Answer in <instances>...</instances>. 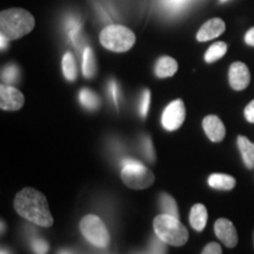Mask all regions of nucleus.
<instances>
[{
	"mask_svg": "<svg viewBox=\"0 0 254 254\" xmlns=\"http://www.w3.org/2000/svg\"><path fill=\"white\" fill-rule=\"evenodd\" d=\"M178 71V63L176 59L171 58V57H161L158 59L155 64L154 73L158 78H170L174 75Z\"/></svg>",
	"mask_w": 254,
	"mask_h": 254,
	"instance_id": "obj_13",
	"label": "nucleus"
},
{
	"mask_svg": "<svg viewBox=\"0 0 254 254\" xmlns=\"http://www.w3.org/2000/svg\"><path fill=\"white\" fill-rule=\"evenodd\" d=\"M202 128L212 142H220L224 140L225 135H226V128H225L224 123L219 117L213 116V114L205 117L202 120Z\"/></svg>",
	"mask_w": 254,
	"mask_h": 254,
	"instance_id": "obj_11",
	"label": "nucleus"
},
{
	"mask_svg": "<svg viewBox=\"0 0 254 254\" xmlns=\"http://www.w3.org/2000/svg\"><path fill=\"white\" fill-rule=\"evenodd\" d=\"M109 93L111 95V98H112L114 105L118 107L120 103V91H119L118 84H117L114 80H111L109 82Z\"/></svg>",
	"mask_w": 254,
	"mask_h": 254,
	"instance_id": "obj_28",
	"label": "nucleus"
},
{
	"mask_svg": "<svg viewBox=\"0 0 254 254\" xmlns=\"http://www.w3.org/2000/svg\"><path fill=\"white\" fill-rule=\"evenodd\" d=\"M159 205H160L161 211L164 214L172 215L179 219V212H178V206L176 200L167 193H161L159 196Z\"/></svg>",
	"mask_w": 254,
	"mask_h": 254,
	"instance_id": "obj_21",
	"label": "nucleus"
},
{
	"mask_svg": "<svg viewBox=\"0 0 254 254\" xmlns=\"http://www.w3.org/2000/svg\"><path fill=\"white\" fill-rule=\"evenodd\" d=\"M253 244H254V232H253Z\"/></svg>",
	"mask_w": 254,
	"mask_h": 254,
	"instance_id": "obj_37",
	"label": "nucleus"
},
{
	"mask_svg": "<svg viewBox=\"0 0 254 254\" xmlns=\"http://www.w3.org/2000/svg\"><path fill=\"white\" fill-rule=\"evenodd\" d=\"M186 109L185 104L182 99H177L171 103L166 109L164 110L161 123L165 129L172 132L179 128L185 122Z\"/></svg>",
	"mask_w": 254,
	"mask_h": 254,
	"instance_id": "obj_7",
	"label": "nucleus"
},
{
	"mask_svg": "<svg viewBox=\"0 0 254 254\" xmlns=\"http://www.w3.org/2000/svg\"><path fill=\"white\" fill-rule=\"evenodd\" d=\"M63 73L64 77L67 79L68 81H74L77 78L78 69H77V63H75L74 56L71 52L65 53L63 57Z\"/></svg>",
	"mask_w": 254,
	"mask_h": 254,
	"instance_id": "obj_18",
	"label": "nucleus"
},
{
	"mask_svg": "<svg viewBox=\"0 0 254 254\" xmlns=\"http://www.w3.org/2000/svg\"><path fill=\"white\" fill-rule=\"evenodd\" d=\"M58 254H75V253L73 252V251H71V250H66V249H64V250H60Z\"/></svg>",
	"mask_w": 254,
	"mask_h": 254,
	"instance_id": "obj_34",
	"label": "nucleus"
},
{
	"mask_svg": "<svg viewBox=\"0 0 254 254\" xmlns=\"http://www.w3.org/2000/svg\"><path fill=\"white\" fill-rule=\"evenodd\" d=\"M25 98L18 88L12 85L0 86V107L4 111H18L24 106Z\"/></svg>",
	"mask_w": 254,
	"mask_h": 254,
	"instance_id": "obj_8",
	"label": "nucleus"
},
{
	"mask_svg": "<svg viewBox=\"0 0 254 254\" xmlns=\"http://www.w3.org/2000/svg\"><path fill=\"white\" fill-rule=\"evenodd\" d=\"M68 33L71 37V40L73 41L75 46L80 45V25L78 21L71 20L68 23Z\"/></svg>",
	"mask_w": 254,
	"mask_h": 254,
	"instance_id": "obj_23",
	"label": "nucleus"
},
{
	"mask_svg": "<svg viewBox=\"0 0 254 254\" xmlns=\"http://www.w3.org/2000/svg\"><path fill=\"white\" fill-rule=\"evenodd\" d=\"M100 43L113 52H127L135 44V34L123 25H110L100 33Z\"/></svg>",
	"mask_w": 254,
	"mask_h": 254,
	"instance_id": "obj_4",
	"label": "nucleus"
},
{
	"mask_svg": "<svg viewBox=\"0 0 254 254\" xmlns=\"http://www.w3.org/2000/svg\"><path fill=\"white\" fill-rule=\"evenodd\" d=\"M79 101H80V104L85 107V109L90 111L99 109L100 106L99 97H98L93 91L90 90V88H82V90L79 92Z\"/></svg>",
	"mask_w": 254,
	"mask_h": 254,
	"instance_id": "obj_19",
	"label": "nucleus"
},
{
	"mask_svg": "<svg viewBox=\"0 0 254 254\" xmlns=\"http://www.w3.org/2000/svg\"><path fill=\"white\" fill-rule=\"evenodd\" d=\"M31 246H32V251H33L34 254H47V252H49V249H50L47 241L44 239H39V238L32 239Z\"/></svg>",
	"mask_w": 254,
	"mask_h": 254,
	"instance_id": "obj_24",
	"label": "nucleus"
},
{
	"mask_svg": "<svg viewBox=\"0 0 254 254\" xmlns=\"http://www.w3.org/2000/svg\"><path fill=\"white\" fill-rule=\"evenodd\" d=\"M187 1V0H164V2L166 4L168 7L171 8H180L183 7L184 4Z\"/></svg>",
	"mask_w": 254,
	"mask_h": 254,
	"instance_id": "obj_31",
	"label": "nucleus"
},
{
	"mask_svg": "<svg viewBox=\"0 0 254 254\" xmlns=\"http://www.w3.org/2000/svg\"><path fill=\"white\" fill-rule=\"evenodd\" d=\"M1 254H13V253H12L8 249H5V247H2V249H1Z\"/></svg>",
	"mask_w": 254,
	"mask_h": 254,
	"instance_id": "obj_35",
	"label": "nucleus"
},
{
	"mask_svg": "<svg viewBox=\"0 0 254 254\" xmlns=\"http://www.w3.org/2000/svg\"><path fill=\"white\" fill-rule=\"evenodd\" d=\"M150 101H151V93L148 90H145L142 92V95L140 98V105H139V113L142 118H146L148 113V107H150Z\"/></svg>",
	"mask_w": 254,
	"mask_h": 254,
	"instance_id": "obj_25",
	"label": "nucleus"
},
{
	"mask_svg": "<svg viewBox=\"0 0 254 254\" xmlns=\"http://www.w3.org/2000/svg\"><path fill=\"white\" fill-rule=\"evenodd\" d=\"M145 254H166V246H165V243L157 237L155 239L151 241L150 249H148L147 253Z\"/></svg>",
	"mask_w": 254,
	"mask_h": 254,
	"instance_id": "obj_27",
	"label": "nucleus"
},
{
	"mask_svg": "<svg viewBox=\"0 0 254 254\" xmlns=\"http://www.w3.org/2000/svg\"><path fill=\"white\" fill-rule=\"evenodd\" d=\"M227 52V45L224 41H217L213 45L209 46L208 50L205 53V62L208 64H212L217 60L221 59L222 57L226 55Z\"/></svg>",
	"mask_w": 254,
	"mask_h": 254,
	"instance_id": "obj_20",
	"label": "nucleus"
},
{
	"mask_svg": "<svg viewBox=\"0 0 254 254\" xmlns=\"http://www.w3.org/2000/svg\"><path fill=\"white\" fill-rule=\"evenodd\" d=\"M154 233L165 244L176 247L184 246L189 240V231L179 219L168 214H160L153 221Z\"/></svg>",
	"mask_w": 254,
	"mask_h": 254,
	"instance_id": "obj_3",
	"label": "nucleus"
},
{
	"mask_svg": "<svg viewBox=\"0 0 254 254\" xmlns=\"http://www.w3.org/2000/svg\"><path fill=\"white\" fill-rule=\"evenodd\" d=\"M225 30H226V25H225L222 19L212 18L199 28L198 33H196V40L200 41V43L212 40L214 38L221 36Z\"/></svg>",
	"mask_w": 254,
	"mask_h": 254,
	"instance_id": "obj_12",
	"label": "nucleus"
},
{
	"mask_svg": "<svg viewBox=\"0 0 254 254\" xmlns=\"http://www.w3.org/2000/svg\"><path fill=\"white\" fill-rule=\"evenodd\" d=\"M9 40L6 39V38L4 36H1V50L6 49V46H7V43Z\"/></svg>",
	"mask_w": 254,
	"mask_h": 254,
	"instance_id": "obj_33",
	"label": "nucleus"
},
{
	"mask_svg": "<svg viewBox=\"0 0 254 254\" xmlns=\"http://www.w3.org/2000/svg\"><path fill=\"white\" fill-rule=\"evenodd\" d=\"M238 147L243 157V161L249 170L254 168V142L244 135L238 136Z\"/></svg>",
	"mask_w": 254,
	"mask_h": 254,
	"instance_id": "obj_15",
	"label": "nucleus"
},
{
	"mask_svg": "<svg viewBox=\"0 0 254 254\" xmlns=\"http://www.w3.org/2000/svg\"><path fill=\"white\" fill-rule=\"evenodd\" d=\"M36 19L24 8L4 9L0 13V33L7 40H17L30 33Z\"/></svg>",
	"mask_w": 254,
	"mask_h": 254,
	"instance_id": "obj_2",
	"label": "nucleus"
},
{
	"mask_svg": "<svg viewBox=\"0 0 254 254\" xmlns=\"http://www.w3.org/2000/svg\"><path fill=\"white\" fill-rule=\"evenodd\" d=\"M14 208L20 217L40 227H51L53 218L51 214L46 196L39 190L31 189L21 190L15 195Z\"/></svg>",
	"mask_w": 254,
	"mask_h": 254,
	"instance_id": "obj_1",
	"label": "nucleus"
},
{
	"mask_svg": "<svg viewBox=\"0 0 254 254\" xmlns=\"http://www.w3.org/2000/svg\"><path fill=\"white\" fill-rule=\"evenodd\" d=\"M142 150H144L146 159H148L151 163H153L155 160V153H154L153 145H152L151 138L148 135H146L142 138Z\"/></svg>",
	"mask_w": 254,
	"mask_h": 254,
	"instance_id": "obj_26",
	"label": "nucleus"
},
{
	"mask_svg": "<svg viewBox=\"0 0 254 254\" xmlns=\"http://www.w3.org/2000/svg\"><path fill=\"white\" fill-rule=\"evenodd\" d=\"M207 219L208 214L205 205L195 204L192 208H190V224L196 232L204 231L206 224H207Z\"/></svg>",
	"mask_w": 254,
	"mask_h": 254,
	"instance_id": "obj_14",
	"label": "nucleus"
},
{
	"mask_svg": "<svg viewBox=\"0 0 254 254\" xmlns=\"http://www.w3.org/2000/svg\"><path fill=\"white\" fill-rule=\"evenodd\" d=\"M1 78L2 81H4L6 85H13L15 82H18L19 78H20V72H19L17 65L9 64V65L5 66V67L2 68Z\"/></svg>",
	"mask_w": 254,
	"mask_h": 254,
	"instance_id": "obj_22",
	"label": "nucleus"
},
{
	"mask_svg": "<svg viewBox=\"0 0 254 254\" xmlns=\"http://www.w3.org/2000/svg\"><path fill=\"white\" fill-rule=\"evenodd\" d=\"M214 233L219 240L228 249H233L238 244V232L233 222L228 219L220 218L214 224Z\"/></svg>",
	"mask_w": 254,
	"mask_h": 254,
	"instance_id": "obj_9",
	"label": "nucleus"
},
{
	"mask_svg": "<svg viewBox=\"0 0 254 254\" xmlns=\"http://www.w3.org/2000/svg\"><path fill=\"white\" fill-rule=\"evenodd\" d=\"M201 254H222V249L218 243H209L202 250Z\"/></svg>",
	"mask_w": 254,
	"mask_h": 254,
	"instance_id": "obj_29",
	"label": "nucleus"
},
{
	"mask_svg": "<svg viewBox=\"0 0 254 254\" xmlns=\"http://www.w3.org/2000/svg\"><path fill=\"white\" fill-rule=\"evenodd\" d=\"M245 41H246L247 45L254 47V27L250 28V30L247 31V33L245 36Z\"/></svg>",
	"mask_w": 254,
	"mask_h": 254,
	"instance_id": "obj_32",
	"label": "nucleus"
},
{
	"mask_svg": "<svg viewBox=\"0 0 254 254\" xmlns=\"http://www.w3.org/2000/svg\"><path fill=\"white\" fill-rule=\"evenodd\" d=\"M236 179L224 173H213L208 178V185L218 190H231L236 186Z\"/></svg>",
	"mask_w": 254,
	"mask_h": 254,
	"instance_id": "obj_16",
	"label": "nucleus"
},
{
	"mask_svg": "<svg viewBox=\"0 0 254 254\" xmlns=\"http://www.w3.org/2000/svg\"><path fill=\"white\" fill-rule=\"evenodd\" d=\"M97 71V65H95V59L93 51L91 47H85L82 52V74L85 78H93Z\"/></svg>",
	"mask_w": 254,
	"mask_h": 254,
	"instance_id": "obj_17",
	"label": "nucleus"
},
{
	"mask_svg": "<svg viewBox=\"0 0 254 254\" xmlns=\"http://www.w3.org/2000/svg\"><path fill=\"white\" fill-rule=\"evenodd\" d=\"M79 228L82 236L85 237L88 243L99 249H106L110 245V233L103 220L99 217L93 214L85 215L81 219Z\"/></svg>",
	"mask_w": 254,
	"mask_h": 254,
	"instance_id": "obj_6",
	"label": "nucleus"
},
{
	"mask_svg": "<svg viewBox=\"0 0 254 254\" xmlns=\"http://www.w3.org/2000/svg\"><path fill=\"white\" fill-rule=\"evenodd\" d=\"M220 1H221V2H225V1H227V0H220Z\"/></svg>",
	"mask_w": 254,
	"mask_h": 254,
	"instance_id": "obj_36",
	"label": "nucleus"
},
{
	"mask_svg": "<svg viewBox=\"0 0 254 254\" xmlns=\"http://www.w3.org/2000/svg\"><path fill=\"white\" fill-rule=\"evenodd\" d=\"M228 80L233 90L243 91L250 85L251 73L250 69L244 63H233L228 72Z\"/></svg>",
	"mask_w": 254,
	"mask_h": 254,
	"instance_id": "obj_10",
	"label": "nucleus"
},
{
	"mask_svg": "<svg viewBox=\"0 0 254 254\" xmlns=\"http://www.w3.org/2000/svg\"><path fill=\"white\" fill-rule=\"evenodd\" d=\"M244 114H245V118L247 122L254 124V100L251 101V103L245 107Z\"/></svg>",
	"mask_w": 254,
	"mask_h": 254,
	"instance_id": "obj_30",
	"label": "nucleus"
},
{
	"mask_svg": "<svg viewBox=\"0 0 254 254\" xmlns=\"http://www.w3.org/2000/svg\"><path fill=\"white\" fill-rule=\"evenodd\" d=\"M122 179L127 187L133 190H145L154 183V174L139 161L125 158L122 161Z\"/></svg>",
	"mask_w": 254,
	"mask_h": 254,
	"instance_id": "obj_5",
	"label": "nucleus"
}]
</instances>
